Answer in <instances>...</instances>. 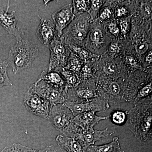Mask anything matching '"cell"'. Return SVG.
Segmentation results:
<instances>
[{"mask_svg": "<svg viewBox=\"0 0 152 152\" xmlns=\"http://www.w3.org/2000/svg\"><path fill=\"white\" fill-rule=\"evenodd\" d=\"M128 113V124L137 139L143 141L151 140L152 102H138Z\"/></svg>", "mask_w": 152, "mask_h": 152, "instance_id": "obj_1", "label": "cell"}, {"mask_svg": "<svg viewBox=\"0 0 152 152\" xmlns=\"http://www.w3.org/2000/svg\"><path fill=\"white\" fill-rule=\"evenodd\" d=\"M16 43L9 52L7 61L15 74L28 69L39 54V49L34 45L22 37L20 32Z\"/></svg>", "mask_w": 152, "mask_h": 152, "instance_id": "obj_2", "label": "cell"}, {"mask_svg": "<svg viewBox=\"0 0 152 152\" xmlns=\"http://www.w3.org/2000/svg\"><path fill=\"white\" fill-rule=\"evenodd\" d=\"M71 111L63 104L52 107L48 119L56 129L66 136H69L76 124Z\"/></svg>", "mask_w": 152, "mask_h": 152, "instance_id": "obj_3", "label": "cell"}, {"mask_svg": "<svg viewBox=\"0 0 152 152\" xmlns=\"http://www.w3.org/2000/svg\"><path fill=\"white\" fill-rule=\"evenodd\" d=\"M31 86L39 96L48 101L53 106L64 103L66 99V90L57 88L45 81L37 80Z\"/></svg>", "mask_w": 152, "mask_h": 152, "instance_id": "obj_4", "label": "cell"}, {"mask_svg": "<svg viewBox=\"0 0 152 152\" xmlns=\"http://www.w3.org/2000/svg\"><path fill=\"white\" fill-rule=\"evenodd\" d=\"M24 102L30 113L44 118L48 119L53 107L50 102L39 96L32 86L25 94Z\"/></svg>", "mask_w": 152, "mask_h": 152, "instance_id": "obj_5", "label": "cell"}, {"mask_svg": "<svg viewBox=\"0 0 152 152\" xmlns=\"http://www.w3.org/2000/svg\"><path fill=\"white\" fill-rule=\"evenodd\" d=\"M68 108L74 116H77L85 112H103L110 107L108 102L99 98L88 101H70L66 100L63 104Z\"/></svg>", "mask_w": 152, "mask_h": 152, "instance_id": "obj_6", "label": "cell"}, {"mask_svg": "<svg viewBox=\"0 0 152 152\" xmlns=\"http://www.w3.org/2000/svg\"><path fill=\"white\" fill-rule=\"evenodd\" d=\"M114 133L110 132L108 128L102 131L96 130L93 128L83 129L77 125L69 137L77 139L86 151L89 147L93 145L96 142L102 141V138L112 135Z\"/></svg>", "mask_w": 152, "mask_h": 152, "instance_id": "obj_7", "label": "cell"}, {"mask_svg": "<svg viewBox=\"0 0 152 152\" xmlns=\"http://www.w3.org/2000/svg\"><path fill=\"white\" fill-rule=\"evenodd\" d=\"M50 56L48 71H54L64 64L66 53V49L61 42L55 40L49 46Z\"/></svg>", "mask_w": 152, "mask_h": 152, "instance_id": "obj_8", "label": "cell"}, {"mask_svg": "<svg viewBox=\"0 0 152 152\" xmlns=\"http://www.w3.org/2000/svg\"><path fill=\"white\" fill-rule=\"evenodd\" d=\"M40 19L36 35L38 39L45 46L48 47L56 40V31L53 23L48 19Z\"/></svg>", "mask_w": 152, "mask_h": 152, "instance_id": "obj_9", "label": "cell"}, {"mask_svg": "<svg viewBox=\"0 0 152 152\" xmlns=\"http://www.w3.org/2000/svg\"><path fill=\"white\" fill-rule=\"evenodd\" d=\"M74 17L71 5L65 6L53 14L52 18L59 37L62 34L63 30L73 20Z\"/></svg>", "mask_w": 152, "mask_h": 152, "instance_id": "obj_10", "label": "cell"}, {"mask_svg": "<svg viewBox=\"0 0 152 152\" xmlns=\"http://www.w3.org/2000/svg\"><path fill=\"white\" fill-rule=\"evenodd\" d=\"M7 3L6 11L0 9V24L2 26L10 35L17 37L20 34L19 30L16 27L17 21L15 18V11L9 13L10 8L9 1Z\"/></svg>", "mask_w": 152, "mask_h": 152, "instance_id": "obj_11", "label": "cell"}, {"mask_svg": "<svg viewBox=\"0 0 152 152\" xmlns=\"http://www.w3.org/2000/svg\"><path fill=\"white\" fill-rule=\"evenodd\" d=\"M110 115L107 117L98 116L94 112H85L75 117L73 123L83 129H88L94 126L103 120L107 119Z\"/></svg>", "mask_w": 152, "mask_h": 152, "instance_id": "obj_12", "label": "cell"}, {"mask_svg": "<svg viewBox=\"0 0 152 152\" xmlns=\"http://www.w3.org/2000/svg\"><path fill=\"white\" fill-rule=\"evenodd\" d=\"M56 140L58 146L66 152H86L80 142L73 137L60 135Z\"/></svg>", "mask_w": 152, "mask_h": 152, "instance_id": "obj_13", "label": "cell"}, {"mask_svg": "<svg viewBox=\"0 0 152 152\" xmlns=\"http://www.w3.org/2000/svg\"><path fill=\"white\" fill-rule=\"evenodd\" d=\"M38 80L45 81L57 88L68 91L66 88L64 86L65 83L62 77L58 73L55 71L48 72L43 71Z\"/></svg>", "mask_w": 152, "mask_h": 152, "instance_id": "obj_14", "label": "cell"}, {"mask_svg": "<svg viewBox=\"0 0 152 152\" xmlns=\"http://www.w3.org/2000/svg\"><path fill=\"white\" fill-rule=\"evenodd\" d=\"M86 152H124L120 147L119 139L115 137L108 144L100 146L91 145L87 148Z\"/></svg>", "mask_w": 152, "mask_h": 152, "instance_id": "obj_15", "label": "cell"}, {"mask_svg": "<svg viewBox=\"0 0 152 152\" xmlns=\"http://www.w3.org/2000/svg\"><path fill=\"white\" fill-rule=\"evenodd\" d=\"M9 66L7 60L0 59V88L5 86H13L8 75L7 69Z\"/></svg>", "mask_w": 152, "mask_h": 152, "instance_id": "obj_16", "label": "cell"}, {"mask_svg": "<svg viewBox=\"0 0 152 152\" xmlns=\"http://www.w3.org/2000/svg\"><path fill=\"white\" fill-rule=\"evenodd\" d=\"M75 93L76 97L72 101H88L96 98L94 93L90 89H78Z\"/></svg>", "mask_w": 152, "mask_h": 152, "instance_id": "obj_17", "label": "cell"}, {"mask_svg": "<svg viewBox=\"0 0 152 152\" xmlns=\"http://www.w3.org/2000/svg\"><path fill=\"white\" fill-rule=\"evenodd\" d=\"M61 73L64 76L66 81V88H74L79 83L78 78L76 75L70 71H61Z\"/></svg>", "mask_w": 152, "mask_h": 152, "instance_id": "obj_18", "label": "cell"}, {"mask_svg": "<svg viewBox=\"0 0 152 152\" xmlns=\"http://www.w3.org/2000/svg\"><path fill=\"white\" fill-rule=\"evenodd\" d=\"M32 149L21 144L14 143L6 147L1 152H31Z\"/></svg>", "mask_w": 152, "mask_h": 152, "instance_id": "obj_19", "label": "cell"}, {"mask_svg": "<svg viewBox=\"0 0 152 152\" xmlns=\"http://www.w3.org/2000/svg\"><path fill=\"white\" fill-rule=\"evenodd\" d=\"M126 116L127 114H126L125 112L117 111L110 115V118L115 124L121 125L124 122Z\"/></svg>", "mask_w": 152, "mask_h": 152, "instance_id": "obj_20", "label": "cell"}, {"mask_svg": "<svg viewBox=\"0 0 152 152\" xmlns=\"http://www.w3.org/2000/svg\"><path fill=\"white\" fill-rule=\"evenodd\" d=\"M152 90V83H150L149 84L147 85L146 86L142 88L141 89L140 91L139 92L134 102V104H135L140 100L142 98L145 97L147 96H148L150 93L151 92Z\"/></svg>", "mask_w": 152, "mask_h": 152, "instance_id": "obj_21", "label": "cell"}, {"mask_svg": "<svg viewBox=\"0 0 152 152\" xmlns=\"http://www.w3.org/2000/svg\"><path fill=\"white\" fill-rule=\"evenodd\" d=\"M81 67V65L79 63L78 61L75 57L73 56L71 57L69 63L66 68L69 69L70 70L74 72H75L80 70Z\"/></svg>", "mask_w": 152, "mask_h": 152, "instance_id": "obj_22", "label": "cell"}, {"mask_svg": "<svg viewBox=\"0 0 152 152\" xmlns=\"http://www.w3.org/2000/svg\"><path fill=\"white\" fill-rule=\"evenodd\" d=\"M109 92L113 96H118L121 93L120 86L116 82H112L110 84L109 88Z\"/></svg>", "mask_w": 152, "mask_h": 152, "instance_id": "obj_23", "label": "cell"}, {"mask_svg": "<svg viewBox=\"0 0 152 152\" xmlns=\"http://www.w3.org/2000/svg\"><path fill=\"white\" fill-rule=\"evenodd\" d=\"M40 152H66L59 147L50 145L46 147L42 150H40Z\"/></svg>", "mask_w": 152, "mask_h": 152, "instance_id": "obj_24", "label": "cell"}, {"mask_svg": "<svg viewBox=\"0 0 152 152\" xmlns=\"http://www.w3.org/2000/svg\"><path fill=\"white\" fill-rule=\"evenodd\" d=\"M148 48V45L146 43L138 44L136 46V51L140 54H143Z\"/></svg>", "mask_w": 152, "mask_h": 152, "instance_id": "obj_25", "label": "cell"}, {"mask_svg": "<svg viewBox=\"0 0 152 152\" xmlns=\"http://www.w3.org/2000/svg\"><path fill=\"white\" fill-rule=\"evenodd\" d=\"M102 35V32L100 30H95L91 34V39L94 42H98L99 41Z\"/></svg>", "mask_w": 152, "mask_h": 152, "instance_id": "obj_26", "label": "cell"}, {"mask_svg": "<svg viewBox=\"0 0 152 152\" xmlns=\"http://www.w3.org/2000/svg\"><path fill=\"white\" fill-rule=\"evenodd\" d=\"M104 71L106 73L109 75H112L115 72V67L113 64H110L109 66H107L104 68Z\"/></svg>", "mask_w": 152, "mask_h": 152, "instance_id": "obj_27", "label": "cell"}, {"mask_svg": "<svg viewBox=\"0 0 152 152\" xmlns=\"http://www.w3.org/2000/svg\"><path fill=\"white\" fill-rule=\"evenodd\" d=\"M76 4V7L77 9L79 10H85L86 7V5L84 1H75Z\"/></svg>", "mask_w": 152, "mask_h": 152, "instance_id": "obj_28", "label": "cell"}, {"mask_svg": "<svg viewBox=\"0 0 152 152\" xmlns=\"http://www.w3.org/2000/svg\"><path fill=\"white\" fill-rule=\"evenodd\" d=\"M111 13L110 11L108 9H106L104 10L102 13L101 14V18L103 19L109 18L110 17Z\"/></svg>", "mask_w": 152, "mask_h": 152, "instance_id": "obj_29", "label": "cell"}, {"mask_svg": "<svg viewBox=\"0 0 152 152\" xmlns=\"http://www.w3.org/2000/svg\"><path fill=\"white\" fill-rule=\"evenodd\" d=\"M102 4L100 1H92V8L94 10H97Z\"/></svg>", "mask_w": 152, "mask_h": 152, "instance_id": "obj_30", "label": "cell"}, {"mask_svg": "<svg viewBox=\"0 0 152 152\" xmlns=\"http://www.w3.org/2000/svg\"><path fill=\"white\" fill-rule=\"evenodd\" d=\"M110 29L111 32L114 34H116L119 33V30L117 27L114 24H111L110 25Z\"/></svg>", "mask_w": 152, "mask_h": 152, "instance_id": "obj_31", "label": "cell"}, {"mask_svg": "<svg viewBox=\"0 0 152 152\" xmlns=\"http://www.w3.org/2000/svg\"><path fill=\"white\" fill-rule=\"evenodd\" d=\"M126 62L128 64L134 66L136 64L135 61L132 57L130 56H127L126 57Z\"/></svg>", "mask_w": 152, "mask_h": 152, "instance_id": "obj_32", "label": "cell"}, {"mask_svg": "<svg viewBox=\"0 0 152 152\" xmlns=\"http://www.w3.org/2000/svg\"><path fill=\"white\" fill-rule=\"evenodd\" d=\"M127 23L126 21H124L121 23V31L124 34L126 32L127 28Z\"/></svg>", "mask_w": 152, "mask_h": 152, "instance_id": "obj_33", "label": "cell"}, {"mask_svg": "<svg viewBox=\"0 0 152 152\" xmlns=\"http://www.w3.org/2000/svg\"><path fill=\"white\" fill-rule=\"evenodd\" d=\"M120 49L119 47L116 45L115 44H113L111 46L110 48V51L113 53H117V52H119Z\"/></svg>", "mask_w": 152, "mask_h": 152, "instance_id": "obj_34", "label": "cell"}, {"mask_svg": "<svg viewBox=\"0 0 152 152\" xmlns=\"http://www.w3.org/2000/svg\"><path fill=\"white\" fill-rule=\"evenodd\" d=\"M83 71L85 74H89L91 72V68L88 66H86L83 68Z\"/></svg>", "mask_w": 152, "mask_h": 152, "instance_id": "obj_35", "label": "cell"}, {"mask_svg": "<svg viewBox=\"0 0 152 152\" xmlns=\"http://www.w3.org/2000/svg\"><path fill=\"white\" fill-rule=\"evenodd\" d=\"M126 13V10L125 9L122 8L118 10V16H121L122 15H124Z\"/></svg>", "mask_w": 152, "mask_h": 152, "instance_id": "obj_36", "label": "cell"}, {"mask_svg": "<svg viewBox=\"0 0 152 152\" xmlns=\"http://www.w3.org/2000/svg\"><path fill=\"white\" fill-rule=\"evenodd\" d=\"M146 61L149 62L150 63L152 61V53L151 51L148 55V56L147 57Z\"/></svg>", "mask_w": 152, "mask_h": 152, "instance_id": "obj_37", "label": "cell"}, {"mask_svg": "<svg viewBox=\"0 0 152 152\" xmlns=\"http://www.w3.org/2000/svg\"><path fill=\"white\" fill-rule=\"evenodd\" d=\"M145 11L147 12L149 14H150V13H151V11H150L149 7L148 6H147V7H146L145 8Z\"/></svg>", "mask_w": 152, "mask_h": 152, "instance_id": "obj_38", "label": "cell"}, {"mask_svg": "<svg viewBox=\"0 0 152 152\" xmlns=\"http://www.w3.org/2000/svg\"><path fill=\"white\" fill-rule=\"evenodd\" d=\"M49 1H44V4L45 5L47 6L48 4Z\"/></svg>", "mask_w": 152, "mask_h": 152, "instance_id": "obj_39", "label": "cell"}, {"mask_svg": "<svg viewBox=\"0 0 152 152\" xmlns=\"http://www.w3.org/2000/svg\"><path fill=\"white\" fill-rule=\"evenodd\" d=\"M31 152H40V150H34V149H32V151Z\"/></svg>", "mask_w": 152, "mask_h": 152, "instance_id": "obj_40", "label": "cell"}]
</instances>
